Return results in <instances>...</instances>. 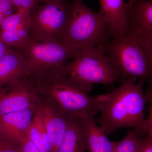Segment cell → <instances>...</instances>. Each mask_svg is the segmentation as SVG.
<instances>
[{
  "label": "cell",
  "mask_w": 152,
  "mask_h": 152,
  "mask_svg": "<svg viewBox=\"0 0 152 152\" xmlns=\"http://www.w3.org/2000/svg\"><path fill=\"white\" fill-rule=\"evenodd\" d=\"M130 78L122 81L121 85L111 92L98 95L101 115L95 119L107 135L123 128L146 135L152 132V112L147 119L145 118L146 104L152 96L151 90L145 94L144 82Z\"/></svg>",
  "instance_id": "obj_1"
},
{
  "label": "cell",
  "mask_w": 152,
  "mask_h": 152,
  "mask_svg": "<svg viewBox=\"0 0 152 152\" xmlns=\"http://www.w3.org/2000/svg\"><path fill=\"white\" fill-rule=\"evenodd\" d=\"M25 79L39 96L47 98V102L68 118L96 115L98 112L99 96L89 94L69 80L63 71L34 74Z\"/></svg>",
  "instance_id": "obj_2"
},
{
  "label": "cell",
  "mask_w": 152,
  "mask_h": 152,
  "mask_svg": "<svg viewBox=\"0 0 152 152\" xmlns=\"http://www.w3.org/2000/svg\"><path fill=\"white\" fill-rule=\"evenodd\" d=\"M83 1H72L67 23L59 42L77 45L81 49L104 48L112 37L110 25Z\"/></svg>",
  "instance_id": "obj_3"
},
{
  "label": "cell",
  "mask_w": 152,
  "mask_h": 152,
  "mask_svg": "<svg viewBox=\"0 0 152 152\" xmlns=\"http://www.w3.org/2000/svg\"><path fill=\"white\" fill-rule=\"evenodd\" d=\"M72 59L66 64L63 73L88 94L94 84L110 85L122 81L108 61L104 48L81 49Z\"/></svg>",
  "instance_id": "obj_4"
},
{
  "label": "cell",
  "mask_w": 152,
  "mask_h": 152,
  "mask_svg": "<svg viewBox=\"0 0 152 152\" xmlns=\"http://www.w3.org/2000/svg\"><path fill=\"white\" fill-rule=\"evenodd\" d=\"M104 50L108 61L122 81L134 78L152 83V59L126 33L112 37Z\"/></svg>",
  "instance_id": "obj_5"
},
{
  "label": "cell",
  "mask_w": 152,
  "mask_h": 152,
  "mask_svg": "<svg viewBox=\"0 0 152 152\" xmlns=\"http://www.w3.org/2000/svg\"><path fill=\"white\" fill-rule=\"evenodd\" d=\"M71 5L69 0L38 2L30 12V41L59 42L66 26Z\"/></svg>",
  "instance_id": "obj_6"
},
{
  "label": "cell",
  "mask_w": 152,
  "mask_h": 152,
  "mask_svg": "<svg viewBox=\"0 0 152 152\" xmlns=\"http://www.w3.org/2000/svg\"><path fill=\"white\" fill-rule=\"evenodd\" d=\"M81 49L77 45L58 41H30L25 47L15 50L26 60L29 75L48 71L64 70L68 61L73 58Z\"/></svg>",
  "instance_id": "obj_7"
},
{
  "label": "cell",
  "mask_w": 152,
  "mask_h": 152,
  "mask_svg": "<svg viewBox=\"0 0 152 152\" xmlns=\"http://www.w3.org/2000/svg\"><path fill=\"white\" fill-rule=\"evenodd\" d=\"M126 7V34L152 59V0H129Z\"/></svg>",
  "instance_id": "obj_8"
},
{
  "label": "cell",
  "mask_w": 152,
  "mask_h": 152,
  "mask_svg": "<svg viewBox=\"0 0 152 152\" xmlns=\"http://www.w3.org/2000/svg\"><path fill=\"white\" fill-rule=\"evenodd\" d=\"M0 91V116L37 108L39 96L25 79L10 83Z\"/></svg>",
  "instance_id": "obj_9"
},
{
  "label": "cell",
  "mask_w": 152,
  "mask_h": 152,
  "mask_svg": "<svg viewBox=\"0 0 152 152\" xmlns=\"http://www.w3.org/2000/svg\"><path fill=\"white\" fill-rule=\"evenodd\" d=\"M29 15L16 12L3 20L0 39L10 48L18 50L29 42Z\"/></svg>",
  "instance_id": "obj_10"
},
{
  "label": "cell",
  "mask_w": 152,
  "mask_h": 152,
  "mask_svg": "<svg viewBox=\"0 0 152 152\" xmlns=\"http://www.w3.org/2000/svg\"><path fill=\"white\" fill-rule=\"evenodd\" d=\"M37 108L0 116V135L20 145L27 137L28 129Z\"/></svg>",
  "instance_id": "obj_11"
},
{
  "label": "cell",
  "mask_w": 152,
  "mask_h": 152,
  "mask_svg": "<svg viewBox=\"0 0 152 152\" xmlns=\"http://www.w3.org/2000/svg\"><path fill=\"white\" fill-rule=\"evenodd\" d=\"M41 103L38 107L45 125L52 152H56L65 134L68 119L49 102Z\"/></svg>",
  "instance_id": "obj_12"
},
{
  "label": "cell",
  "mask_w": 152,
  "mask_h": 152,
  "mask_svg": "<svg viewBox=\"0 0 152 152\" xmlns=\"http://www.w3.org/2000/svg\"><path fill=\"white\" fill-rule=\"evenodd\" d=\"M29 70L26 60L16 50L10 48L0 60V88L26 78Z\"/></svg>",
  "instance_id": "obj_13"
},
{
  "label": "cell",
  "mask_w": 152,
  "mask_h": 152,
  "mask_svg": "<svg viewBox=\"0 0 152 152\" xmlns=\"http://www.w3.org/2000/svg\"><path fill=\"white\" fill-rule=\"evenodd\" d=\"M86 134L82 116L68 119L65 134L56 152H86Z\"/></svg>",
  "instance_id": "obj_14"
},
{
  "label": "cell",
  "mask_w": 152,
  "mask_h": 152,
  "mask_svg": "<svg viewBox=\"0 0 152 152\" xmlns=\"http://www.w3.org/2000/svg\"><path fill=\"white\" fill-rule=\"evenodd\" d=\"M100 13L110 26L112 37L126 31L127 10L124 0H99Z\"/></svg>",
  "instance_id": "obj_15"
},
{
  "label": "cell",
  "mask_w": 152,
  "mask_h": 152,
  "mask_svg": "<svg viewBox=\"0 0 152 152\" xmlns=\"http://www.w3.org/2000/svg\"><path fill=\"white\" fill-rule=\"evenodd\" d=\"M95 116L92 115L82 116L86 134L87 151L113 152L115 142L109 140L102 129L96 123Z\"/></svg>",
  "instance_id": "obj_16"
},
{
  "label": "cell",
  "mask_w": 152,
  "mask_h": 152,
  "mask_svg": "<svg viewBox=\"0 0 152 152\" xmlns=\"http://www.w3.org/2000/svg\"><path fill=\"white\" fill-rule=\"evenodd\" d=\"M38 107L28 129L27 137L36 145L41 152H52L51 146Z\"/></svg>",
  "instance_id": "obj_17"
},
{
  "label": "cell",
  "mask_w": 152,
  "mask_h": 152,
  "mask_svg": "<svg viewBox=\"0 0 152 152\" xmlns=\"http://www.w3.org/2000/svg\"><path fill=\"white\" fill-rule=\"evenodd\" d=\"M143 136L133 130H129L119 142H115L113 152H137Z\"/></svg>",
  "instance_id": "obj_18"
},
{
  "label": "cell",
  "mask_w": 152,
  "mask_h": 152,
  "mask_svg": "<svg viewBox=\"0 0 152 152\" xmlns=\"http://www.w3.org/2000/svg\"><path fill=\"white\" fill-rule=\"evenodd\" d=\"M16 12L30 15L31 10L39 2L38 0H11Z\"/></svg>",
  "instance_id": "obj_19"
},
{
  "label": "cell",
  "mask_w": 152,
  "mask_h": 152,
  "mask_svg": "<svg viewBox=\"0 0 152 152\" xmlns=\"http://www.w3.org/2000/svg\"><path fill=\"white\" fill-rule=\"evenodd\" d=\"M0 152H20L19 145L0 135Z\"/></svg>",
  "instance_id": "obj_20"
},
{
  "label": "cell",
  "mask_w": 152,
  "mask_h": 152,
  "mask_svg": "<svg viewBox=\"0 0 152 152\" xmlns=\"http://www.w3.org/2000/svg\"><path fill=\"white\" fill-rule=\"evenodd\" d=\"M137 152H152V132L142 137Z\"/></svg>",
  "instance_id": "obj_21"
},
{
  "label": "cell",
  "mask_w": 152,
  "mask_h": 152,
  "mask_svg": "<svg viewBox=\"0 0 152 152\" xmlns=\"http://www.w3.org/2000/svg\"><path fill=\"white\" fill-rule=\"evenodd\" d=\"M20 152H41L35 145L28 137L19 145Z\"/></svg>",
  "instance_id": "obj_22"
},
{
  "label": "cell",
  "mask_w": 152,
  "mask_h": 152,
  "mask_svg": "<svg viewBox=\"0 0 152 152\" xmlns=\"http://www.w3.org/2000/svg\"><path fill=\"white\" fill-rule=\"evenodd\" d=\"M14 9L11 0H0V12L6 17L12 14Z\"/></svg>",
  "instance_id": "obj_23"
},
{
  "label": "cell",
  "mask_w": 152,
  "mask_h": 152,
  "mask_svg": "<svg viewBox=\"0 0 152 152\" xmlns=\"http://www.w3.org/2000/svg\"><path fill=\"white\" fill-rule=\"evenodd\" d=\"M10 48L7 46L2 40L0 39V60L8 51Z\"/></svg>",
  "instance_id": "obj_24"
},
{
  "label": "cell",
  "mask_w": 152,
  "mask_h": 152,
  "mask_svg": "<svg viewBox=\"0 0 152 152\" xmlns=\"http://www.w3.org/2000/svg\"><path fill=\"white\" fill-rule=\"evenodd\" d=\"M6 18L5 16L0 12V25L1 24L4 19Z\"/></svg>",
  "instance_id": "obj_25"
},
{
  "label": "cell",
  "mask_w": 152,
  "mask_h": 152,
  "mask_svg": "<svg viewBox=\"0 0 152 152\" xmlns=\"http://www.w3.org/2000/svg\"><path fill=\"white\" fill-rule=\"evenodd\" d=\"M49 1V0H38L39 2H42V1ZM71 1H72V0H71Z\"/></svg>",
  "instance_id": "obj_26"
}]
</instances>
